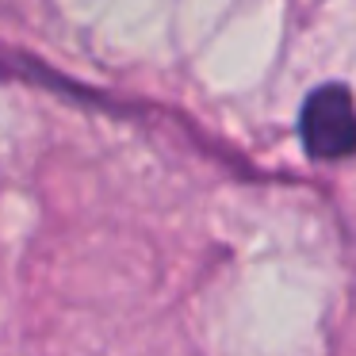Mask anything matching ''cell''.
I'll return each instance as SVG.
<instances>
[{
	"mask_svg": "<svg viewBox=\"0 0 356 356\" xmlns=\"http://www.w3.org/2000/svg\"><path fill=\"white\" fill-rule=\"evenodd\" d=\"M302 142L314 157L337 161L356 154V108L341 85L318 88L302 108Z\"/></svg>",
	"mask_w": 356,
	"mask_h": 356,
	"instance_id": "obj_1",
	"label": "cell"
}]
</instances>
